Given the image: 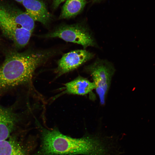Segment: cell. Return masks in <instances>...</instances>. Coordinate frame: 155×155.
Wrapping results in <instances>:
<instances>
[{
  "label": "cell",
  "mask_w": 155,
  "mask_h": 155,
  "mask_svg": "<svg viewBox=\"0 0 155 155\" xmlns=\"http://www.w3.org/2000/svg\"><path fill=\"white\" fill-rule=\"evenodd\" d=\"M85 69L92 76L100 103L104 105L115 71L114 67L107 61L98 60L86 66Z\"/></svg>",
  "instance_id": "cell-5"
},
{
  "label": "cell",
  "mask_w": 155,
  "mask_h": 155,
  "mask_svg": "<svg viewBox=\"0 0 155 155\" xmlns=\"http://www.w3.org/2000/svg\"><path fill=\"white\" fill-rule=\"evenodd\" d=\"M55 53L53 50L8 53L0 65V94L12 88L31 82L36 68Z\"/></svg>",
  "instance_id": "cell-2"
},
{
  "label": "cell",
  "mask_w": 155,
  "mask_h": 155,
  "mask_svg": "<svg viewBox=\"0 0 155 155\" xmlns=\"http://www.w3.org/2000/svg\"><path fill=\"white\" fill-rule=\"evenodd\" d=\"M94 0V1H98L99 0Z\"/></svg>",
  "instance_id": "cell-14"
},
{
  "label": "cell",
  "mask_w": 155,
  "mask_h": 155,
  "mask_svg": "<svg viewBox=\"0 0 155 155\" xmlns=\"http://www.w3.org/2000/svg\"><path fill=\"white\" fill-rule=\"evenodd\" d=\"M22 3L26 13L33 20L45 26L51 22V16L45 3L41 0H24Z\"/></svg>",
  "instance_id": "cell-8"
},
{
  "label": "cell",
  "mask_w": 155,
  "mask_h": 155,
  "mask_svg": "<svg viewBox=\"0 0 155 155\" xmlns=\"http://www.w3.org/2000/svg\"><path fill=\"white\" fill-rule=\"evenodd\" d=\"M35 21L14 4L0 0V29L18 48L28 43L35 26Z\"/></svg>",
  "instance_id": "cell-3"
},
{
  "label": "cell",
  "mask_w": 155,
  "mask_h": 155,
  "mask_svg": "<svg viewBox=\"0 0 155 155\" xmlns=\"http://www.w3.org/2000/svg\"><path fill=\"white\" fill-rule=\"evenodd\" d=\"M27 148L16 136L0 141V155H28Z\"/></svg>",
  "instance_id": "cell-9"
},
{
  "label": "cell",
  "mask_w": 155,
  "mask_h": 155,
  "mask_svg": "<svg viewBox=\"0 0 155 155\" xmlns=\"http://www.w3.org/2000/svg\"><path fill=\"white\" fill-rule=\"evenodd\" d=\"M17 2H19V3H22V1L24 0H15Z\"/></svg>",
  "instance_id": "cell-13"
},
{
  "label": "cell",
  "mask_w": 155,
  "mask_h": 155,
  "mask_svg": "<svg viewBox=\"0 0 155 155\" xmlns=\"http://www.w3.org/2000/svg\"><path fill=\"white\" fill-rule=\"evenodd\" d=\"M40 133V147L34 155H107L108 152L107 139L99 132L74 138L56 128L42 127Z\"/></svg>",
  "instance_id": "cell-1"
},
{
  "label": "cell",
  "mask_w": 155,
  "mask_h": 155,
  "mask_svg": "<svg viewBox=\"0 0 155 155\" xmlns=\"http://www.w3.org/2000/svg\"><path fill=\"white\" fill-rule=\"evenodd\" d=\"M65 90L63 93L84 95L95 89L94 82L82 77L79 76L64 84Z\"/></svg>",
  "instance_id": "cell-10"
},
{
  "label": "cell",
  "mask_w": 155,
  "mask_h": 155,
  "mask_svg": "<svg viewBox=\"0 0 155 155\" xmlns=\"http://www.w3.org/2000/svg\"><path fill=\"white\" fill-rule=\"evenodd\" d=\"M42 36L46 38H59L66 42L81 45L84 49L97 45L89 29L80 23L60 25Z\"/></svg>",
  "instance_id": "cell-4"
},
{
  "label": "cell",
  "mask_w": 155,
  "mask_h": 155,
  "mask_svg": "<svg viewBox=\"0 0 155 155\" xmlns=\"http://www.w3.org/2000/svg\"><path fill=\"white\" fill-rule=\"evenodd\" d=\"M94 55L86 50L78 49L64 54L58 62L55 71L58 76L71 71L92 58Z\"/></svg>",
  "instance_id": "cell-6"
},
{
  "label": "cell",
  "mask_w": 155,
  "mask_h": 155,
  "mask_svg": "<svg viewBox=\"0 0 155 155\" xmlns=\"http://www.w3.org/2000/svg\"><path fill=\"white\" fill-rule=\"evenodd\" d=\"M86 3V0H67L62 7L59 19L75 16L83 10Z\"/></svg>",
  "instance_id": "cell-11"
},
{
  "label": "cell",
  "mask_w": 155,
  "mask_h": 155,
  "mask_svg": "<svg viewBox=\"0 0 155 155\" xmlns=\"http://www.w3.org/2000/svg\"><path fill=\"white\" fill-rule=\"evenodd\" d=\"M19 114L11 107H5L0 104V141L11 136L20 121Z\"/></svg>",
  "instance_id": "cell-7"
},
{
  "label": "cell",
  "mask_w": 155,
  "mask_h": 155,
  "mask_svg": "<svg viewBox=\"0 0 155 155\" xmlns=\"http://www.w3.org/2000/svg\"><path fill=\"white\" fill-rule=\"evenodd\" d=\"M65 0H53V5L54 9L58 8L59 5Z\"/></svg>",
  "instance_id": "cell-12"
}]
</instances>
